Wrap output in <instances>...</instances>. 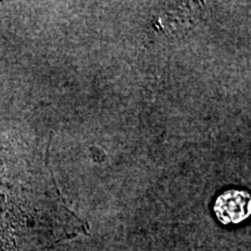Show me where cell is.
I'll list each match as a JSON object with an SVG mask.
<instances>
[{
	"mask_svg": "<svg viewBox=\"0 0 251 251\" xmlns=\"http://www.w3.org/2000/svg\"><path fill=\"white\" fill-rule=\"evenodd\" d=\"M214 213L224 225H235L244 221L251 213L249 192L243 190L225 191L216 198Z\"/></svg>",
	"mask_w": 251,
	"mask_h": 251,
	"instance_id": "6da1fadb",
	"label": "cell"
}]
</instances>
